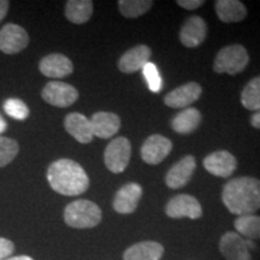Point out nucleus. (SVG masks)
<instances>
[{
  "instance_id": "1",
  "label": "nucleus",
  "mask_w": 260,
  "mask_h": 260,
  "mask_svg": "<svg viewBox=\"0 0 260 260\" xmlns=\"http://www.w3.org/2000/svg\"><path fill=\"white\" fill-rule=\"evenodd\" d=\"M222 200L230 213L254 214L260 210V180L243 176L230 180L223 187Z\"/></svg>"
},
{
  "instance_id": "2",
  "label": "nucleus",
  "mask_w": 260,
  "mask_h": 260,
  "mask_svg": "<svg viewBox=\"0 0 260 260\" xmlns=\"http://www.w3.org/2000/svg\"><path fill=\"white\" fill-rule=\"evenodd\" d=\"M47 181L58 194L77 197L89 187V177L79 162L71 159H58L47 170Z\"/></svg>"
},
{
  "instance_id": "3",
  "label": "nucleus",
  "mask_w": 260,
  "mask_h": 260,
  "mask_svg": "<svg viewBox=\"0 0 260 260\" xmlns=\"http://www.w3.org/2000/svg\"><path fill=\"white\" fill-rule=\"evenodd\" d=\"M102 218L100 207L89 200H75L64 210L65 224L75 229H90L102 222Z\"/></svg>"
},
{
  "instance_id": "4",
  "label": "nucleus",
  "mask_w": 260,
  "mask_h": 260,
  "mask_svg": "<svg viewBox=\"0 0 260 260\" xmlns=\"http://www.w3.org/2000/svg\"><path fill=\"white\" fill-rule=\"evenodd\" d=\"M249 63V54L246 47L240 44L229 45L218 52L213 63V70L217 74L237 75L242 73Z\"/></svg>"
},
{
  "instance_id": "5",
  "label": "nucleus",
  "mask_w": 260,
  "mask_h": 260,
  "mask_svg": "<svg viewBox=\"0 0 260 260\" xmlns=\"http://www.w3.org/2000/svg\"><path fill=\"white\" fill-rule=\"evenodd\" d=\"M132 157V145L126 138L118 136L113 139L104 152L106 168L113 174H121L128 167Z\"/></svg>"
},
{
  "instance_id": "6",
  "label": "nucleus",
  "mask_w": 260,
  "mask_h": 260,
  "mask_svg": "<svg viewBox=\"0 0 260 260\" xmlns=\"http://www.w3.org/2000/svg\"><path fill=\"white\" fill-rule=\"evenodd\" d=\"M165 213L174 219H199L203 216V207L197 198L188 194H180L171 198L165 207Z\"/></svg>"
},
{
  "instance_id": "7",
  "label": "nucleus",
  "mask_w": 260,
  "mask_h": 260,
  "mask_svg": "<svg viewBox=\"0 0 260 260\" xmlns=\"http://www.w3.org/2000/svg\"><path fill=\"white\" fill-rule=\"evenodd\" d=\"M41 96L52 106L69 107L79 99V92L69 83L52 81L44 87Z\"/></svg>"
},
{
  "instance_id": "8",
  "label": "nucleus",
  "mask_w": 260,
  "mask_h": 260,
  "mask_svg": "<svg viewBox=\"0 0 260 260\" xmlns=\"http://www.w3.org/2000/svg\"><path fill=\"white\" fill-rule=\"evenodd\" d=\"M29 44V35L24 28L9 23L0 29V51L6 54H15L23 51Z\"/></svg>"
},
{
  "instance_id": "9",
  "label": "nucleus",
  "mask_w": 260,
  "mask_h": 260,
  "mask_svg": "<svg viewBox=\"0 0 260 260\" xmlns=\"http://www.w3.org/2000/svg\"><path fill=\"white\" fill-rule=\"evenodd\" d=\"M172 142L165 136L154 134L151 135L142 145L141 158L149 165H158L170 154Z\"/></svg>"
},
{
  "instance_id": "10",
  "label": "nucleus",
  "mask_w": 260,
  "mask_h": 260,
  "mask_svg": "<svg viewBox=\"0 0 260 260\" xmlns=\"http://www.w3.org/2000/svg\"><path fill=\"white\" fill-rule=\"evenodd\" d=\"M203 165L213 176L226 178L232 176L236 170L237 160L230 152L216 151L204 159Z\"/></svg>"
},
{
  "instance_id": "11",
  "label": "nucleus",
  "mask_w": 260,
  "mask_h": 260,
  "mask_svg": "<svg viewBox=\"0 0 260 260\" xmlns=\"http://www.w3.org/2000/svg\"><path fill=\"white\" fill-rule=\"evenodd\" d=\"M142 197V187L139 183H126L117 191L113 198V210L121 214H130L138 209Z\"/></svg>"
},
{
  "instance_id": "12",
  "label": "nucleus",
  "mask_w": 260,
  "mask_h": 260,
  "mask_svg": "<svg viewBox=\"0 0 260 260\" xmlns=\"http://www.w3.org/2000/svg\"><path fill=\"white\" fill-rule=\"evenodd\" d=\"M203 88L198 82H188L171 90L164 98L165 105L171 109H187L191 104L199 100Z\"/></svg>"
},
{
  "instance_id": "13",
  "label": "nucleus",
  "mask_w": 260,
  "mask_h": 260,
  "mask_svg": "<svg viewBox=\"0 0 260 260\" xmlns=\"http://www.w3.org/2000/svg\"><path fill=\"white\" fill-rule=\"evenodd\" d=\"M195 168H197L195 158L193 155H186L176 164L172 165L170 170L168 171L167 176H165V183L170 189L183 188L190 181Z\"/></svg>"
},
{
  "instance_id": "14",
  "label": "nucleus",
  "mask_w": 260,
  "mask_h": 260,
  "mask_svg": "<svg viewBox=\"0 0 260 260\" xmlns=\"http://www.w3.org/2000/svg\"><path fill=\"white\" fill-rule=\"evenodd\" d=\"M219 251L226 260H251L246 239L237 233L228 232L220 237Z\"/></svg>"
},
{
  "instance_id": "15",
  "label": "nucleus",
  "mask_w": 260,
  "mask_h": 260,
  "mask_svg": "<svg viewBox=\"0 0 260 260\" xmlns=\"http://www.w3.org/2000/svg\"><path fill=\"white\" fill-rule=\"evenodd\" d=\"M39 69L44 76L50 79H63L73 74L74 65L64 54L52 53L42 58L39 63Z\"/></svg>"
},
{
  "instance_id": "16",
  "label": "nucleus",
  "mask_w": 260,
  "mask_h": 260,
  "mask_svg": "<svg viewBox=\"0 0 260 260\" xmlns=\"http://www.w3.org/2000/svg\"><path fill=\"white\" fill-rule=\"evenodd\" d=\"M207 35V24L200 16H191L180 31V40L183 46L194 48L200 46Z\"/></svg>"
},
{
  "instance_id": "17",
  "label": "nucleus",
  "mask_w": 260,
  "mask_h": 260,
  "mask_svg": "<svg viewBox=\"0 0 260 260\" xmlns=\"http://www.w3.org/2000/svg\"><path fill=\"white\" fill-rule=\"evenodd\" d=\"M152 51L147 45H138L125 52L118 60V69L124 74H133L142 70L149 63Z\"/></svg>"
},
{
  "instance_id": "18",
  "label": "nucleus",
  "mask_w": 260,
  "mask_h": 260,
  "mask_svg": "<svg viewBox=\"0 0 260 260\" xmlns=\"http://www.w3.org/2000/svg\"><path fill=\"white\" fill-rule=\"evenodd\" d=\"M64 126L65 130L80 144H89L93 141L94 135L90 119L82 113H69L64 119Z\"/></svg>"
},
{
  "instance_id": "19",
  "label": "nucleus",
  "mask_w": 260,
  "mask_h": 260,
  "mask_svg": "<svg viewBox=\"0 0 260 260\" xmlns=\"http://www.w3.org/2000/svg\"><path fill=\"white\" fill-rule=\"evenodd\" d=\"M93 135L100 139H110L115 136L121 128V118L113 112L100 111L90 118Z\"/></svg>"
},
{
  "instance_id": "20",
  "label": "nucleus",
  "mask_w": 260,
  "mask_h": 260,
  "mask_svg": "<svg viewBox=\"0 0 260 260\" xmlns=\"http://www.w3.org/2000/svg\"><path fill=\"white\" fill-rule=\"evenodd\" d=\"M164 255V247L155 241H141L128 247L123 260H160Z\"/></svg>"
},
{
  "instance_id": "21",
  "label": "nucleus",
  "mask_w": 260,
  "mask_h": 260,
  "mask_svg": "<svg viewBox=\"0 0 260 260\" xmlns=\"http://www.w3.org/2000/svg\"><path fill=\"white\" fill-rule=\"evenodd\" d=\"M214 8L223 23H236L247 17L246 5L239 0H217Z\"/></svg>"
},
{
  "instance_id": "22",
  "label": "nucleus",
  "mask_w": 260,
  "mask_h": 260,
  "mask_svg": "<svg viewBox=\"0 0 260 260\" xmlns=\"http://www.w3.org/2000/svg\"><path fill=\"white\" fill-rule=\"evenodd\" d=\"M201 121H203V116L199 110L195 107H187L174 117L171 121V126L178 134L188 135L199 128Z\"/></svg>"
},
{
  "instance_id": "23",
  "label": "nucleus",
  "mask_w": 260,
  "mask_h": 260,
  "mask_svg": "<svg viewBox=\"0 0 260 260\" xmlns=\"http://www.w3.org/2000/svg\"><path fill=\"white\" fill-rule=\"evenodd\" d=\"M93 15V2L90 0H69L65 4V17L71 23L83 24Z\"/></svg>"
},
{
  "instance_id": "24",
  "label": "nucleus",
  "mask_w": 260,
  "mask_h": 260,
  "mask_svg": "<svg viewBox=\"0 0 260 260\" xmlns=\"http://www.w3.org/2000/svg\"><path fill=\"white\" fill-rule=\"evenodd\" d=\"M236 232L246 240H260V216L247 214L237 217L234 222Z\"/></svg>"
},
{
  "instance_id": "25",
  "label": "nucleus",
  "mask_w": 260,
  "mask_h": 260,
  "mask_svg": "<svg viewBox=\"0 0 260 260\" xmlns=\"http://www.w3.org/2000/svg\"><path fill=\"white\" fill-rule=\"evenodd\" d=\"M242 106L251 111H260V76L252 79L241 93Z\"/></svg>"
},
{
  "instance_id": "26",
  "label": "nucleus",
  "mask_w": 260,
  "mask_h": 260,
  "mask_svg": "<svg viewBox=\"0 0 260 260\" xmlns=\"http://www.w3.org/2000/svg\"><path fill=\"white\" fill-rule=\"evenodd\" d=\"M154 3L152 0H119L118 9L126 18H138L151 10Z\"/></svg>"
},
{
  "instance_id": "27",
  "label": "nucleus",
  "mask_w": 260,
  "mask_h": 260,
  "mask_svg": "<svg viewBox=\"0 0 260 260\" xmlns=\"http://www.w3.org/2000/svg\"><path fill=\"white\" fill-rule=\"evenodd\" d=\"M19 151L17 141L0 135V168H4L14 160Z\"/></svg>"
},
{
  "instance_id": "28",
  "label": "nucleus",
  "mask_w": 260,
  "mask_h": 260,
  "mask_svg": "<svg viewBox=\"0 0 260 260\" xmlns=\"http://www.w3.org/2000/svg\"><path fill=\"white\" fill-rule=\"evenodd\" d=\"M4 111L6 115L17 121H24L29 117V107L21 99H8L4 103Z\"/></svg>"
},
{
  "instance_id": "29",
  "label": "nucleus",
  "mask_w": 260,
  "mask_h": 260,
  "mask_svg": "<svg viewBox=\"0 0 260 260\" xmlns=\"http://www.w3.org/2000/svg\"><path fill=\"white\" fill-rule=\"evenodd\" d=\"M142 71H144V76L147 81L149 89L153 93H158L161 88V79L157 67L153 63H147Z\"/></svg>"
},
{
  "instance_id": "30",
  "label": "nucleus",
  "mask_w": 260,
  "mask_h": 260,
  "mask_svg": "<svg viewBox=\"0 0 260 260\" xmlns=\"http://www.w3.org/2000/svg\"><path fill=\"white\" fill-rule=\"evenodd\" d=\"M15 251L14 242L10 240L5 239V237H0V260L8 259Z\"/></svg>"
},
{
  "instance_id": "31",
  "label": "nucleus",
  "mask_w": 260,
  "mask_h": 260,
  "mask_svg": "<svg viewBox=\"0 0 260 260\" xmlns=\"http://www.w3.org/2000/svg\"><path fill=\"white\" fill-rule=\"evenodd\" d=\"M177 5L186 10H195L204 5V0H177Z\"/></svg>"
},
{
  "instance_id": "32",
  "label": "nucleus",
  "mask_w": 260,
  "mask_h": 260,
  "mask_svg": "<svg viewBox=\"0 0 260 260\" xmlns=\"http://www.w3.org/2000/svg\"><path fill=\"white\" fill-rule=\"evenodd\" d=\"M9 6H10V3L8 0H0V22L5 18L6 14H8Z\"/></svg>"
},
{
  "instance_id": "33",
  "label": "nucleus",
  "mask_w": 260,
  "mask_h": 260,
  "mask_svg": "<svg viewBox=\"0 0 260 260\" xmlns=\"http://www.w3.org/2000/svg\"><path fill=\"white\" fill-rule=\"evenodd\" d=\"M251 125L255 129H260V111H256L252 115Z\"/></svg>"
},
{
  "instance_id": "34",
  "label": "nucleus",
  "mask_w": 260,
  "mask_h": 260,
  "mask_svg": "<svg viewBox=\"0 0 260 260\" xmlns=\"http://www.w3.org/2000/svg\"><path fill=\"white\" fill-rule=\"evenodd\" d=\"M6 128H8V124H6V122H5V119L3 118V116L0 115V135L3 134V133L5 132L6 130Z\"/></svg>"
},
{
  "instance_id": "35",
  "label": "nucleus",
  "mask_w": 260,
  "mask_h": 260,
  "mask_svg": "<svg viewBox=\"0 0 260 260\" xmlns=\"http://www.w3.org/2000/svg\"><path fill=\"white\" fill-rule=\"evenodd\" d=\"M5 260H34V259L29 255H17V256H12V258H8Z\"/></svg>"
}]
</instances>
